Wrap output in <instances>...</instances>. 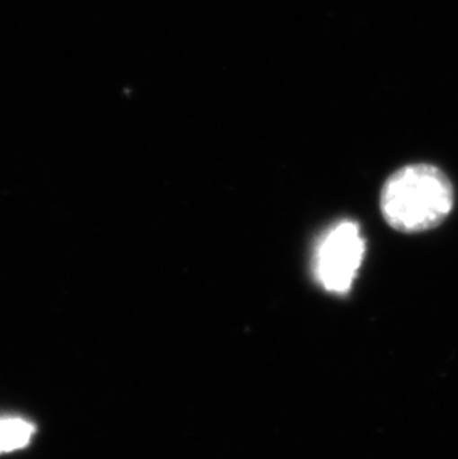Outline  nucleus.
Instances as JSON below:
<instances>
[{
	"instance_id": "f03ea898",
	"label": "nucleus",
	"mask_w": 458,
	"mask_h": 459,
	"mask_svg": "<svg viewBox=\"0 0 458 459\" xmlns=\"http://www.w3.org/2000/svg\"><path fill=\"white\" fill-rule=\"evenodd\" d=\"M365 250L366 243L356 221H342L330 226L314 253L316 281L329 293L346 295L357 277Z\"/></svg>"
},
{
	"instance_id": "7ed1b4c3",
	"label": "nucleus",
	"mask_w": 458,
	"mask_h": 459,
	"mask_svg": "<svg viewBox=\"0 0 458 459\" xmlns=\"http://www.w3.org/2000/svg\"><path fill=\"white\" fill-rule=\"evenodd\" d=\"M35 434V427L24 420H0V454L27 446Z\"/></svg>"
},
{
	"instance_id": "f257e3e1",
	"label": "nucleus",
	"mask_w": 458,
	"mask_h": 459,
	"mask_svg": "<svg viewBox=\"0 0 458 459\" xmlns=\"http://www.w3.org/2000/svg\"><path fill=\"white\" fill-rule=\"evenodd\" d=\"M453 205L450 178L435 165H407L390 176L381 192L383 216L393 230L405 234L441 225Z\"/></svg>"
}]
</instances>
